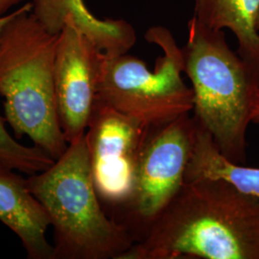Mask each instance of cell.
<instances>
[{
  "label": "cell",
  "mask_w": 259,
  "mask_h": 259,
  "mask_svg": "<svg viewBox=\"0 0 259 259\" xmlns=\"http://www.w3.org/2000/svg\"><path fill=\"white\" fill-rule=\"evenodd\" d=\"M195 125L194 117L186 113L151 127L140 152L133 193L114 218L129 230L136 242L185 185Z\"/></svg>",
  "instance_id": "obj_6"
},
{
  "label": "cell",
  "mask_w": 259,
  "mask_h": 259,
  "mask_svg": "<svg viewBox=\"0 0 259 259\" xmlns=\"http://www.w3.org/2000/svg\"><path fill=\"white\" fill-rule=\"evenodd\" d=\"M146 40L161 48L153 71L135 56L103 55L98 98L113 109L142 121L149 127L166 124L194 108V93L184 83L182 48L166 28L156 26Z\"/></svg>",
  "instance_id": "obj_5"
},
{
  "label": "cell",
  "mask_w": 259,
  "mask_h": 259,
  "mask_svg": "<svg viewBox=\"0 0 259 259\" xmlns=\"http://www.w3.org/2000/svg\"><path fill=\"white\" fill-rule=\"evenodd\" d=\"M150 129L97 98L84 135L93 184L105 211L113 220L132 196Z\"/></svg>",
  "instance_id": "obj_7"
},
{
  "label": "cell",
  "mask_w": 259,
  "mask_h": 259,
  "mask_svg": "<svg viewBox=\"0 0 259 259\" xmlns=\"http://www.w3.org/2000/svg\"><path fill=\"white\" fill-rule=\"evenodd\" d=\"M0 163V222L18 235L29 259H55L47 239L50 219L31 192L27 179Z\"/></svg>",
  "instance_id": "obj_9"
},
{
  "label": "cell",
  "mask_w": 259,
  "mask_h": 259,
  "mask_svg": "<svg viewBox=\"0 0 259 259\" xmlns=\"http://www.w3.org/2000/svg\"><path fill=\"white\" fill-rule=\"evenodd\" d=\"M251 122L255 123V124H259V102L256 106V108L254 109L252 116H251Z\"/></svg>",
  "instance_id": "obj_16"
},
{
  "label": "cell",
  "mask_w": 259,
  "mask_h": 259,
  "mask_svg": "<svg viewBox=\"0 0 259 259\" xmlns=\"http://www.w3.org/2000/svg\"><path fill=\"white\" fill-rule=\"evenodd\" d=\"M195 121L194 139L185 169V183L223 180L241 192L259 198V168L243 166L224 157L210 133Z\"/></svg>",
  "instance_id": "obj_11"
},
{
  "label": "cell",
  "mask_w": 259,
  "mask_h": 259,
  "mask_svg": "<svg viewBox=\"0 0 259 259\" xmlns=\"http://www.w3.org/2000/svg\"><path fill=\"white\" fill-rule=\"evenodd\" d=\"M258 10L259 0H195L193 17L214 30L230 29L238 42L237 53L259 67Z\"/></svg>",
  "instance_id": "obj_12"
},
{
  "label": "cell",
  "mask_w": 259,
  "mask_h": 259,
  "mask_svg": "<svg viewBox=\"0 0 259 259\" xmlns=\"http://www.w3.org/2000/svg\"><path fill=\"white\" fill-rule=\"evenodd\" d=\"M6 118L0 115V163L27 175L48 169L55 159L37 146L28 147L14 139L5 127Z\"/></svg>",
  "instance_id": "obj_13"
},
{
  "label": "cell",
  "mask_w": 259,
  "mask_h": 259,
  "mask_svg": "<svg viewBox=\"0 0 259 259\" xmlns=\"http://www.w3.org/2000/svg\"><path fill=\"white\" fill-rule=\"evenodd\" d=\"M102 51L67 19L56 49L55 99L67 143L83 136L98 98Z\"/></svg>",
  "instance_id": "obj_8"
},
{
  "label": "cell",
  "mask_w": 259,
  "mask_h": 259,
  "mask_svg": "<svg viewBox=\"0 0 259 259\" xmlns=\"http://www.w3.org/2000/svg\"><path fill=\"white\" fill-rule=\"evenodd\" d=\"M182 48L185 69L192 83L195 119L207 130L224 157L247 159V130L259 102V67L229 47L223 30L188 22Z\"/></svg>",
  "instance_id": "obj_2"
},
{
  "label": "cell",
  "mask_w": 259,
  "mask_h": 259,
  "mask_svg": "<svg viewBox=\"0 0 259 259\" xmlns=\"http://www.w3.org/2000/svg\"><path fill=\"white\" fill-rule=\"evenodd\" d=\"M22 9H23V5L19 9L16 10V11H14L12 13H9V14L3 16V17H0V37H1V35H2L3 31H4V29L9 24L10 21L12 19H15L19 15V13L22 11Z\"/></svg>",
  "instance_id": "obj_14"
},
{
  "label": "cell",
  "mask_w": 259,
  "mask_h": 259,
  "mask_svg": "<svg viewBox=\"0 0 259 259\" xmlns=\"http://www.w3.org/2000/svg\"><path fill=\"white\" fill-rule=\"evenodd\" d=\"M32 13L48 32L59 35L66 19H72L105 55L128 53L137 35L133 25L124 19H99L89 11L83 0H34Z\"/></svg>",
  "instance_id": "obj_10"
},
{
  "label": "cell",
  "mask_w": 259,
  "mask_h": 259,
  "mask_svg": "<svg viewBox=\"0 0 259 259\" xmlns=\"http://www.w3.org/2000/svg\"><path fill=\"white\" fill-rule=\"evenodd\" d=\"M255 26H256L257 31H259V10L258 13H257V16H256V19H255Z\"/></svg>",
  "instance_id": "obj_17"
},
{
  "label": "cell",
  "mask_w": 259,
  "mask_h": 259,
  "mask_svg": "<svg viewBox=\"0 0 259 259\" xmlns=\"http://www.w3.org/2000/svg\"><path fill=\"white\" fill-rule=\"evenodd\" d=\"M24 1L25 0H0V17L7 15V13L13 7H16Z\"/></svg>",
  "instance_id": "obj_15"
},
{
  "label": "cell",
  "mask_w": 259,
  "mask_h": 259,
  "mask_svg": "<svg viewBox=\"0 0 259 259\" xmlns=\"http://www.w3.org/2000/svg\"><path fill=\"white\" fill-rule=\"evenodd\" d=\"M23 5L0 37V95L5 118L15 134L27 136L34 145L58 159L67 149L55 99L58 36L48 32Z\"/></svg>",
  "instance_id": "obj_4"
},
{
  "label": "cell",
  "mask_w": 259,
  "mask_h": 259,
  "mask_svg": "<svg viewBox=\"0 0 259 259\" xmlns=\"http://www.w3.org/2000/svg\"><path fill=\"white\" fill-rule=\"evenodd\" d=\"M259 259V198L223 180L185 183L120 259Z\"/></svg>",
  "instance_id": "obj_1"
},
{
  "label": "cell",
  "mask_w": 259,
  "mask_h": 259,
  "mask_svg": "<svg viewBox=\"0 0 259 259\" xmlns=\"http://www.w3.org/2000/svg\"><path fill=\"white\" fill-rule=\"evenodd\" d=\"M54 229L55 259H120L136 243L105 211L93 184L85 135L47 170L27 179Z\"/></svg>",
  "instance_id": "obj_3"
}]
</instances>
